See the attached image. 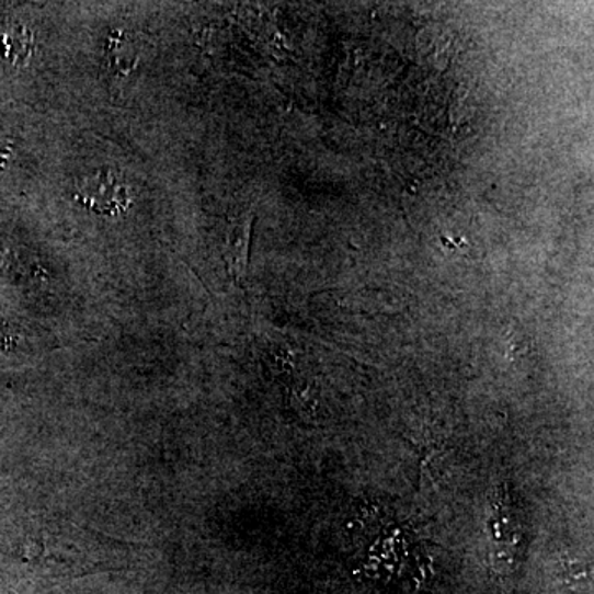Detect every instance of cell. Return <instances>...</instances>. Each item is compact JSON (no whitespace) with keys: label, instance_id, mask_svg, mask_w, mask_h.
I'll return each instance as SVG.
<instances>
[{"label":"cell","instance_id":"2","mask_svg":"<svg viewBox=\"0 0 594 594\" xmlns=\"http://www.w3.org/2000/svg\"><path fill=\"white\" fill-rule=\"evenodd\" d=\"M106 57L114 73L129 75L139 64V42L130 32H111L107 38Z\"/></svg>","mask_w":594,"mask_h":594},{"label":"cell","instance_id":"3","mask_svg":"<svg viewBox=\"0 0 594 594\" xmlns=\"http://www.w3.org/2000/svg\"><path fill=\"white\" fill-rule=\"evenodd\" d=\"M251 220L240 221L231 228L227 241V260L231 273L243 274L248 261V244H250Z\"/></svg>","mask_w":594,"mask_h":594},{"label":"cell","instance_id":"1","mask_svg":"<svg viewBox=\"0 0 594 594\" xmlns=\"http://www.w3.org/2000/svg\"><path fill=\"white\" fill-rule=\"evenodd\" d=\"M75 198L81 207L101 217H121L129 208L126 184L110 169H98L77 182Z\"/></svg>","mask_w":594,"mask_h":594},{"label":"cell","instance_id":"4","mask_svg":"<svg viewBox=\"0 0 594 594\" xmlns=\"http://www.w3.org/2000/svg\"><path fill=\"white\" fill-rule=\"evenodd\" d=\"M32 38L22 25H12L2 32V52L12 64H21L31 54Z\"/></svg>","mask_w":594,"mask_h":594}]
</instances>
